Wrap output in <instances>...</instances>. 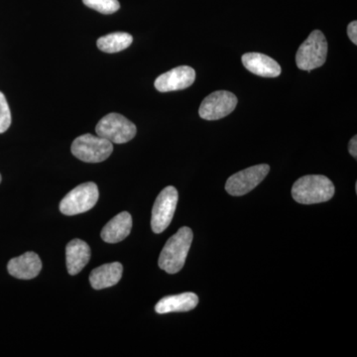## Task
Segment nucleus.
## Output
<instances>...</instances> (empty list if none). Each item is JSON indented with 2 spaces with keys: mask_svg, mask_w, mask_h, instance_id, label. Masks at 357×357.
<instances>
[{
  "mask_svg": "<svg viewBox=\"0 0 357 357\" xmlns=\"http://www.w3.org/2000/svg\"><path fill=\"white\" fill-rule=\"evenodd\" d=\"M237 98L227 91H218L206 96L199 107V114L204 121H218L236 109Z\"/></svg>",
  "mask_w": 357,
  "mask_h": 357,
  "instance_id": "1a4fd4ad",
  "label": "nucleus"
},
{
  "mask_svg": "<svg viewBox=\"0 0 357 357\" xmlns=\"http://www.w3.org/2000/svg\"><path fill=\"white\" fill-rule=\"evenodd\" d=\"M199 304V297L195 293L188 292L178 295L167 296L159 301L155 306L157 314L169 312H189L196 309Z\"/></svg>",
  "mask_w": 357,
  "mask_h": 357,
  "instance_id": "4468645a",
  "label": "nucleus"
},
{
  "mask_svg": "<svg viewBox=\"0 0 357 357\" xmlns=\"http://www.w3.org/2000/svg\"><path fill=\"white\" fill-rule=\"evenodd\" d=\"M192 230L184 227L168 239L159 256V267L168 274H176L184 267L185 259L191 248Z\"/></svg>",
  "mask_w": 357,
  "mask_h": 357,
  "instance_id": "f257e3e1",
  "label": "nucleus"
},
{
  "mask_svg": "<svg viewBox=\"0 0 357 357\" xmlns=\"http://www.w3.org/2000/svg\"><path fill=\"white\" fill-rule=\"evenodd\" d=\"M347 34H349V39L351 40L352 43L357 45V22L356 21H352L349 23V27H347Z\"/></svg>",
  "mask_w": 357,
  "mask_h": 357,
  "instance_id": "aec40b11",
  "label": "nucleus"
},
{
  "mask_svg": "<svg viewBox=\"0 0 357 357\" xmlns=\"http://www.w3.org/2000/svg\"><path fill=\"white\" fill-rule=\"evenodd\" d=\"M328 56V41L319 30H314L301 45L296 55V64L300 70L318 69L326 63Z\"/></svg>",
  "mask_w": 357,
  "mask_h": 357,
  "instance_id": "7ed1b4c3",
  "label": "nucleus"
},
{
  "mask_svg": "<svg viewBox=\"0 0 357 357\" xmlns=\"http://www.w3.org/2000/svg\"><path fill=\"white\" fill-rule=\"evenodd\" d=\"M0 183H1V175H0Z\"/></svg>",
  "mask_w": 357,
  "mask_h": 357,
  "instance_id": "4be33fe9",
  "label": "nucleus"
},
{
  "mask_svg": "<svg viewBox=\"0 0 357 357\" xmlns=\"http://www.w3.org/2000/svg\"><path fill=\"white\" fill-rule=\"evenodd\" d=\"M11 112L6 96L0 91V133H4L10 128Z\"/></svg>",
  "mask_w": 357,
  "mask_h": 357,
  "instance_id": "6ab92c4d",
  "label": "nucleus"
},
{
  "mask_svg": "<svg viewBox=\"0 0 357 357\" xmlns=\"http://www.w3.org/2000/svg\"><path fill=\"white\" fill-rule=\"evenodd\" d=\"M196 79V72L189 66H180L157 77L154 86L161 93L181 91L191 86Z\"/></svg>",
  "mask_w": 357,
  "mask_h": 357,
  "instance_id": "9d476101",
  "label": "nucleus"
},
{
  "mask_svg": "<svg viewBox=\"0 0 357 357\" xmlns=\"http://www.w3.org/2000/svg\"><path fill=\"white\" fill-rule=\"evenodd\" d=\"M244 67L257 76L276 77L280 76L281 67L274 59L260 53H246L243 58Z\"/></svg>",
  "mask_w": 357,
  "mask_h": 357,
  "instance_id": "f8f14e48",
  "label": "nucleus"
},
{
  "mask_svg": "<svg viewBox=\"0 0 357 357\" xmlns=\"http://www.w3.org/2000/svg\"><path fill=\"white\" fill-rule=\"evenodd\" d=\"M42 269V261L37 253L26 252L13 258L7 265V270L11 276L21 280H30L38 276Z\"/></svg>",
  "mask_w": 357,
  "mask_h": 357,
  "instance_id": "9b49d317",
  "label": "nucleus"
},
{
  "mask_svg": "<svg viewBox=\"0 0 357 357\" xmlns=\"http://www.w3.org/2000/svg\"><path fill=\"white\" fill-rule=\"evenodd\" d=\"M112 151L114 144L112 142L93 134L79 136L72 144L73 155L86 163H100L105 161Z\"/></svg>",
  "mask_w": 357,
  "mask_h": 357,
  "instance_id": "20e7f679",
  "label": "nucleus"
},
{
  "mask_svg": "<svg viewBox=\"0 0 357 357\" xmlns=\"http://www.w3.org/2000/svg\"><path fill=\"white\" fill-rule=\"evenodd\" d=\"M96 132L112 144H123L135 137L137 128L123 115L112 112L98 121Z\"/></svg>",
  "mask_w": 357,
  "mask_h": 357,
  "instance_id": "39448f33",
  "label": "nucleus"
},
{
  "mask_svg": "<svg viewBox=\"0 0 357 357\" xmlns=\"http://www.w3.org/2000/svg\"><path fill=\"white\" fill-rule=\"evenodd\" d=\"M89 8L102 14H112L119 10L121 4L119 0H83Z\"/></svg>",
  "mask_w": 357,
  "mask_h": 357,
  "instance_id": "a211bd4d",
  "label": "nucleus"
},
{
  "mask_svg": "<svg viewBox=\"0 0 357 357\" xmlns=\"http://www.w3.org/2000/svg\"><path fill=\"white\" fill-rule=\"evenodd\" d=\"M349 151L354 159L357 158V136H354L349 141Z\"/></svg>",
  "mask_w": 357,
  "mask_h": 357,
  "instance_id": "412c9836",
  "label": "nucleus"
},
{
  "mask_svg": "<svg viewBox=\"0 0 357 357\" xmlns=\"http://www.w3.org/2000/svg\"><path fill=\"white\" fill-rule=\"evenodd\" d=\"M270 167L260 164L234 174L229 178L225 184V191L234 197H241L255 190L266 178Z\"/></svg>",
  "mask_w": 357,
  "mask_h": 357,
  "instance_id": "6e6552de",
  "label": "nucleus"
},
{
  "mask_svg": "<svg viewBox=\"0 0 357 357\" xmlns=\"http://www.w3.org/2000/svg\"><path fill=\"white\" fill-rule=\"evenodd\" d=\"M91 259V248L81 239H74L66 248L67 269L70 275L79 274Z\"/></svg>",
  "mask_w": 357,
  "mask_h": 357,
  "instance_id": "2eb2a0df",
  "label": "nucleus"
},
{
  "mask_svg": "<svg viewBox=\"0 0 357 357\" xmlns=\"http://www.w3.org/2000/svg\"><path fill=\"white\" fill-rule=\"evenodd\" d=\"M178 199L177 189L173 185H168L160 192L152 208L151 227L155 234H161L170 225Z\"/></svg>",
  "mask_w": 357,
  "mask_h": 357,
  "instance_id": "0eeeda50",
  "label": "nucleus"
},
{
  "mask_svg": "<svg viewBox=\"0 0 357 357\" xmlns=\"http://www.w3.org/2000/svg\"><path fill=\"white\" fill-rule=\"evenodd\" d=\"M131 229H132V217L128 211H122L105 225L100 236L105 243H121L130 234Z\"/></svg>",
  "mask_w": 357,
  "mask_h": 357,
  "instance_id": "ddd939ff",
  "label": "nucleus"
},
{
  "mask_svg": "<svg viewBox=\"0 0 357 357\" xmlns=\"http://www.w3.org/2000/svg\"><path fill=\"white\" fill-rule=\"evenodd\" d=\"M100 198L98 185L93 182L77 185L66 195L60 204L61 213L66 215H76L86 213L98 203Z\"/></svg>",
  "mask_w": 357,
  "mask_h": 357,
  "instance_id": "423d86ee",
  "label": "nucleus"
},
{
  "mask_svg": "<svg viewBox=\"0 0 357 357\" xmlns=\"http://www.w3.org/2000/svg\"><path fill=\"white\" fill-rule=\"evenodd\" d=\"M123 272L121 263L114 262L96 268L89 275V282L95 290L112 287L121 281Z\"/></svg>",
  "mask_w": 357,
  "mask_h": 357,
  "instance_id": "dca6fc26",
  "label": "nucleus"
},
{
  "mask_svg": "<svg viewBox=\"0 0 357 357\" xmlns=\"http://www.w3.org/2000/svg\"><path fill=\"white\" fill-rule=\"evenodd\" d=\"M335 192V185L326 176L307 175L296 181L292 197L301 204H321L330 201Z\"/></svg>",
  "mask_w": 357,
  "mask_h": 357,
  "instance_id": "f03ea898",
  "label": "nucleus"
},
{
  "mask_svg": "<svg viewBox=\"0 0 357 357\" xmlns=\"http://www.w3.org/2000/svg\"><path fill=\"white\" fill-rule=\"evenodd\" d=\"M132 41L133 37L128 33L115 32L100 37L96 42V45L100 51L112 54L126 50L132 44Z\"/></svg>",
  "mask_w": 357,
  "mask_h": 357,
  "instance_id": "f3484780",
  "label": "nucleus"
}]
</instances>
